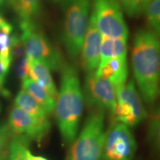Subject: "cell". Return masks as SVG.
I'll return each mask as SVG.
<instances>
[{
  "instance_id": "cell-1",
  "label": "cell",
  "mask_w": 160,
  "mask_h": 160,
  "mask_svg": "<svg viewBox=\"0 0 160 160\" xmlns=\"http://www.w3.org/2000/svg\"><path fill=\"white\" fill-rule=\"evenodd\" d=\"M131 65L142 99L147 105H153L160 93V38L151 30L136 33Z\"/></svg>"
},
{
  "instance_id": "cell-2",
  "label": "cell",
  "mask_w": 160,
  "mask_h": 160,
  "mask_svg": "<svg viewBox=\"0 0 160 160\" xmlns=\"http://www.w3.org/2000/svg\"><path fill=\"white\" fill-rule=\"evenodd\" d=\"M61 71V85L56 100L55 117L62 142L71 145L79 133L83 113L84 96L77 70L64 63Z\"/></svg>"
},
{
  "instance_id": "cell-3",
  "label": "cell",
  "mask_w": 160,
  "mask_h": 160,
  "mask_svg": "<svg viewBox=\"0 0 160 160\" xmlns=\"http://www.w3.org/2000/svg\"><path fill=\"white\" fill-rule=\"evenodd\" d=\"M105 133V111L95 110L71 143L66 160H101Z\"/></svg>"
},
{
  "instance_id": "cell-4",
  "label": "cell",
  "mask_w": 160,
  "mask_h": 160,
  "mask_svg": "<svg viewBox=\"0 0 160 160\" xmlns=\"http://www.w3.org/2000/svg\"><path fill=\"white\" fill-rule=\"evenodd\" d=\"M91 0H65L63 42L67 53L76 59L81 51L90 19Z\"/></svg>"
},
{
  "instance_id": "cell-5",
  "label": "cell",
  "mask_w": 160,
  "mask_h": 160,
  "mask_svg": "<svg viewBox=\"0 0 160 160\" xmlns=\"http://www.w3.org/2000/svg\"><path fill=\"white\" fill-rule=\"evenodd\" d=\"M22 33L20 39L28 58L45 64L51 71H59L64 62L59 51L53 47L48 38L37 28L33 21H20Z\"/></svg>"
},
{
  "instance_id": "cell-6",
  "label": "cell",
  "mask_w": 160,
  "mask_h": 160,
  "mask_svg": "<svg viewBox=\"0 0 160 160\" xmlns=\"http://www.w3.org/2000/svg\"><path fill=\"white\" fill-rule=\"evenodd\" d=\"M93 14L103 37L128 39V29L119 0H92Z\"/></svg>"
},
{
  "instance_id": "cell-7",
  "label": "cell",
  "mask_w": 160,
  "mask_h": 160,
  "mask_svg": "<svg viewBox=\"0 0 160 160\" xmlns=\"http://www.w3.org/2000/svg\"><path fill=\"white\" fill-rule=\"evenodd\" d=\"M115 88L117 105L113 116L116 122L128 127H134L143 122L147 118L148 113L134 82L131 80Z\"/></svg>"
},
{
  "instance_id": "cell-8",
  "label": "cell",
  "mask_w": 160,
  "mask_h": 160,
  "mask_svg": "<svg viewBox=\"0 0 160 160\" xmlns=\"http://www.w3.org/2000/svg\"><path fill=\"white\" fill-rule=\"evenodd\" d=\"M137 142L129 127L117 122L105 133L101 160H132Z\"/></svg>"
},
{
  "instance_id": "cell-9",
  "label": "cell",
  "mask_w": 160,
  "mask_h": 160,
  "mask_svg": "<svg viewBox=\"0 0 160 160\" xmlns=\"http://www.w3.org/2000/svg\"><path fill=\"white\" fill-rule=\"evenodd\" d=\"M84 99L96 110L109 111L111 114L117 105L114 85L109 80L99 77L95 72L87 73L83 91Z\"/></svg>"
},
{
  "instance_id": "cell-10",
  "label": "cell",
  "mask_w": 160,
  "mask_h": 160,
  "mask_svg": "<svg viewBox=\"0 0 160 160\" xmlns=\"http://www.w3.org/2000/svg\"><path fill=\"white\" fill-rule=\"evenodd\" d=\"M8 125L12 136H21L38 143L48 134L51 122L48 118H37L13 106L9 113Z\"/></svg>"
},
{
  "instance_id": "cell-11",
  "label": "cell",
  "mask_w": 160,
  "mask_h": 160,
  "mask_svg": "<svg viewBox=\"0 0 160 160\" xmlns=\"http://www.w3.org/2000/svg\"><path fill=\"white\" fill-rule=\"evenodd\" d=\"M102 40V35L91 13L80 51L82 67L87 73L95 72L99 67Z\"/></svg>"
},
{
  "instance_id": "cell-12",
  "label": "cell",
  "mask_w": 160,
  "mask_h": 160,
  "mask_svg": "<svg viewBox=\"0 0 160 160\" xmlns=\"http://www.w3.org/2000/svg\"><path fill=\"white\" fill-rule=\"evenodd\" d=\"M96 74L109 80L114 87L125 85L128 79L127 58H113L98 67Z\"/></svg>"
},
{
  "instance_id": "cell-13",
  "label": "cell",
  "mask_w": 160,
  "mask_h": 160,
  "mask_svg": "<svg viewBox=\"0 0 160 160\" xmlns=\"http://www.w3.org/2000/svg\"><path fill=\"white\" fill-rule=\"evenodd\" d=\"M28 65L29 77L39 84L51 97L57 100L58 91L49 68L39 60L31 58H28Z\"/></svg>"
},
{
  "instance_id": "cell-14",
  "label": "cell",
  "mask_w": 160,
  "mask_h": 160,
  "mask_svg": "<svg viewBox=\"0 0 160 160\" xmlns=\"http://www.w3.org/2000/svg\"><path fill=\"white\" fill-rule=\"evenodd\" d=\"M113 58H127V40L102 36L99 67Z\"/></svg>"
},
{
  "instance_id": "cell-15",
  "label": "cell",
  "mask_w": 160,
  "mask_h": 160,
  "mask_svg": "<svg viewBox=\"0 0 160 160\" xmlns=\"http://www.w3.org/2000/svg\"><path fill=\"white\" fill-rule=\"evenodd\" d=\"M22 89L29 93L48 113L54 111L56 99L31 78L22 80Z\"/></svg>"
},
{
  "instance_id": "cell-16",
  "label": "cell",
  "mask_w": 160,
  "mask_h": 160,
  "mask_svg": "<svg viewBox=\"0 0 160 160\" xmlns=\"http://www.w3.org/2000/svg\"><path fill=\"white\" fill-rule=\"evenodd\" d=\"M14 105L16 107L19 108L33 117L41 119L48 118V113L29 93L22 89L19 91L16 96Z\"/></svg>"
},
{
  "instance_id": "cell-17",
  "label": "cell",
  "mask_w": 160,
  "mask_h": 160,
  "mask_svg": "<svg viewBox=\"0 0 160 160\" xmlns=\"http://www.w3.org/2000/svg\"><path fill=\"white\" fill-rule=\"evenodd\" d=\"M21 21H33L41 11L40 0H8Z\"/></svg>"
},
{
  "instance_id": "cell-18",
  "label": "cell",
  "mask_w": 160,
  "mask_h": 160,
  "mask_svg": "<svg viewBox=\"0 0 160 160\" xmlns=\"http://www.w3.org/2000/svg\"><path fill=\"white\" fill-rule=\"evenodd\" d=\"M30 140L21 136H12L7 160H28Z\"/></svg>"
},
{
  "instance_id": "cell-19",
  "label": "cell",
  "mask_w": 160,
  "mask_h": 160,
  "mask_svg": "<svg viewBox=\"0 0 160 160\" xmlns=\"http://www.w3.org/2000/svg\"><path fill=\"white\" fill-rule=\"evenodd\" d=\"M151 31L160 38V0H153L144 10Z\"/></svg>"
},
{
  "instance_id": "cell-20",
  "label": "cell",
  "mask_w": 160,
  "mask_h": 160,
  "mask_svg": "<svg viewBox=\"0 0 160 160\" xmlns=\"http://www.w3.org/2000/svg\"><path fill=\"white\" fill-rule=\"evenodd\" d=\"M13 27L7 21L0 25V57L11 59V45Z\"/></svg>"
},
{
  "instance_id": "cell-21",
  "label": "cell",
  "mask_w": 160,
  "mask_h": 160,
  "mask_svg": "<svg viewBox=\"0 0 160 160\" xmlns=\"http://www.w3.org/2000/svg\"><path fill=\"white\" fill-rule=\"evenodd\" d=\"M148 137L160 157V106L152 113L149 122Z\"/></svg>"
},
{
  "instance_id": "cell-22",
  "label": "cell",
  "mask_w": 160,
  "mask_h": 160,
  "mask_svg": "<svg viewBox=\"0 0 160 160\" xmlns=\"http://www.w3.org/2000/svg\"><path fill=\"white\" fill-rule=\"evenodd\" d=\"M12 133L8 123L0 122V160H7Z\"/></svg>"
},
{
  "instance_id": "cell-23",
  "label": "cell",
  "mask_w": 160,
  "mask_h": 160,
  "mask_svg": "<svg viewBox=\"0 0 160 160\" xmlns=\"http://www.w3.org/2000/svg\"><path fill=\"white\" fill-rule=\"evenodd\" d=\"M122 8L130 17H137L143 12L140 0H119Z\"/></svg>"
},
{
  "instance_id": "cell-24",
  "label": "cell",
  "mask_w": 160,
  "mask_h": 160,
  "mask_svg": "<svg viewBox=\"0 0 160 160\" xmlns=\"http://www.w3.org/2000/svg\"><path fill=\"white\" fill-rule=\"evenodd\" d=\"M13 69H14L16 74L21 80L29 77L28 58L26 54L19 59H15Z\"/></svg>"
},
{
  "instance_id": "cell-25",
  "label": "cell",
  "mask_w": 160,
  "mask_h": 160,
  "mask_svg": "<svg viewBox=\"0 0 160 160\" xmlns=\"http://www.w3.org/2000/svg\"><path fill=\"white\" fill-rule=\"evenodd\" d=\"M11 63V59H4L0 57V95H2L4 97H8L10 95V93L4 88V85Z\"/></svg>"
},
{
  "instance_id": "cell-26",
  "label": "cell",
  "mask_w": 160,
  "mask_h": 160,
  "mask_svg": "<svg viewBox=\"0 0 160 160\" xmlns=\"http://www.w3.org/2000/svg\"><path fill=\"white\" fill-rule=\"evenodd\" d=\"M28 160H48L43 157H39V156L33 155L31 153V151H29L28 153Z\"/></svg>"
},
{
  "instance_id": "cell-27",
  "label": "cell",
  "mask_w": 160,
  "mask_h": 160,
  "mask_svg": "<svg viewBox=\"0 0 160 160\" xmlns=\"http://www.w3.org/2000/svg\"><path fill=\"white\" fill-rule=\"evenodd\" d=\"M140 1H141V5H142V7L143 12H144V10H145L146 6L148 5L150 2H151L152 1H153V0H140Z\"/></svg>"
},
{
  "instance_id": "cell-28",
  "label": "cell",
  "mask_w": 160,
  "mask_h": 160,
  "mask_svg": "<svg viewBox=\"0 0 160 160\" xmlns=\"http://www.w3.org/2000/svg\"><path fill=\"white\" fill-rule=\"evenodd\" d=\"M4 1H5V0H0V5H2V4L4 3Z\"/></svg>"
},
{
  "instance_id": "cell-29",
  "label": "cell",
  "mask_w": 160,
  "mask_h": 160,
  "mask_svg": "<svg viewBox=\"0 0 160 160\" xmlns=\"http://www.w3.org/2000/svg\"><path fill=\"white\" fill-rule=\"evenodd\" d=\"M54 1H56V2H58V1H61V0H54Z\"/></svg>"
}]
</instances>
